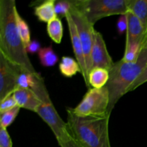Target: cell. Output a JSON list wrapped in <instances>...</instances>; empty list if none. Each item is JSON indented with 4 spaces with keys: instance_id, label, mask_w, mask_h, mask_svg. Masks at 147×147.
<instances>
[{
    "instance_id": "6da1fadb",
    "label": "cell",
    "mask_w": 147,
    "mask_h": 147,
    "mask_svg": "<svg viewBox=\"0 0 147 147\" xmlns=\"http://www.w3.org/2000/svg\"><path fill=\"white\" fill-rule=\"evenodd\" d=\"M17 10L14 0H0V53L26 73L37 74L17 30Z\"/></svg>"
},
{
    "instance_id": "7a4b0ae2",
    "label": "cell",
    "mask_w": 147,
    "mask_h": 147,
    "mask_svg": "<svg viewBox=\"0 0 147 147\" xmlns=\"http://www.w3.org/2000/svg\"><path fill=\"white\" fill-rule=\"evenodd\" d=\"M67 124L70 136L82 147H111L109 138L110 116L78 117L67 109Z\"/></svg>"
},
{
    "instance_id": "3957f363",
    "label": "cell",
    "mask_w": 147,
    "mask_h": 147,
    "mask_svg": "<svg viewBox=\"0 0 147 147\" xmlns=\"http://www.w3.org/2000/svg\"><path fill=\"white\" fill-rule=\"evenodd\" d=\"M146 65L147 47L142 50L135 63H127L122 60L115 63L109 71V80L106 85L110 98L109 114L111 115L118 101L127 93L128 89L140 76Z\"/></svg>"
},
{
    "instance_id": "277c9868",
    "label": "cell",
    "mask_w": 147,
    "mask_h": 147,
    "mask_svg": "<svg viewBox=\"0 0 147 147\" xmlns=\"http://www.w3.org/2000/svg\"><path fill=\"white\" fill-rule=\"evenodd\" d=\"M75 5L82 11L90 24L113 15L127 13V0H73Z\"/></svg>"
},
{
    "instance_id": "5b68a950",
    "label": "cell",
    "mask_w": 147,
    "mask_h": 147,
    "mask_svg": "<svg viewBox=\"0 0 147 147\" xmlns=\"http://www.w3.org/2000/svg\"><path fill=\"white\" fill-rule=\"evenodd\" d=\"M110 98L107 87L90 88L81 101L74 109L70 108L73 114L78 117L103 118L111 116L109 113Z\"/></svg>"
},
{
    "instance_id": "8992f818",
    "label": "cell",
    "mask_w": 147,
    "mask_h": 147,
    "mask_svg": "<svg viewBox=\"0 0 147 147\" xmlns=\"http://www.w3.org/2000/svg\"><path fill=\"white\" fill-rule=\"evenodd\" d=\"M70 3H71V8L69 12L76 24L80 41L83 45L86 67H87L88 73L89 74L91 70V53L94 44L96 30L94 29V25L89 22L82 11H80L75 5L73 0H70Z\"/></svg>"
},
{
    "instance_id": "52a82bcc",
    "label": "cell",
    "mask_w": 147,
    "mask_h": 147,
    "mask_svg": "<svg viewBox=\"0 0 147 147\" xmlns=\"http://www.w3.org/2000/svg\"><path fill=\"white\" fill-rule=\"evenodd\" d=\"M36 113L48 125L57 142L70 135L67 122L61 119L50 98L42 101Z\"/></svg>"
},
{
    "instance_id": "ba28073f",
    "label": "cell",
    "mask_w": 147,
    "mask_h": 147,
    "mask_svg": "<svg viewBox=\"0 0 147 147\" xmlns=\"http://www.w3.org/2000/svg\"><path fill=\"white\" fill-rule=\"evenodd\" d=\"M22 72L21 67L10 63L0 53V101L18 88L17 80Z\"/></svg>"
},
{
    "instance_id": "9c48e42d",
    "label": "cell",
    "mask_w": 147,
    "mask_h": 147,
    "mask_svg": "<svg viewBox=\"0 0 147 147\" xmlns=\"http://www.w3.org/2000/svg\"><path fill=\"white\" fill-rule=\"evenodd\" d=\"M91 70L96 67H100L110 71L115 64L108 51L103 35L98 31H96L95 41L91 53Z\"/></svg>"
},
{
    "instance_id": "30bf717a",
    "label": "cell",
    "mask_w": 147,
    "mask_h": 147,
    "mask_svg": "<svg viewBox=\"0 0 147 147\" xmlns=\"http://www.w3.org/2000/svg\"><path fill=\"white\" fill-rule=\"evenodd\" d=\"M66 21H67V27H68L69 33H70V40H71L72 47H73V53H74L75 57L76 60L79 63L81 68V75L84 79L85 83L88 88H90L88 83V73L87 71L86 67V60H85L84 52L83 49V45L80 41V37H79L77 27L76 24L70 15V12L67 13L65 16Z\"/></svg>"
},
{
    "instance_id": "8fae6325",
    "label": "cell",
    "mask_w": 147,
    "mask_h": 147,
    "mask_svg": "<svg viewBox=\"0 0 147 147\" xmlns=\"http://www.w3.org/2000/svg\"><path fill=\"white\" fill-rule=\"evenodd\" d=\"M128 17V29L126 31V45L133 42H144L147 44V33L139 19L130 11L126 13Z\"/></svg>"
},
{
    "instance_id": "7c38bea8",
    "label": "cell",
    "mask_w": 147,
    "mask_h": 147,
    "mask_svg": "<svg viewBox=\"0 0 147 147\" xmlns=\"http://www.w3.org/2000/svg\"><path fill=\"white\" fill-rule=\"evenodd\" d=\"M17 104L21 109L36 113L42 104V101L33 90L18 88L13 93Z\"/></svg>"
},
{
    "instance_id": "4fadbf2b",
    "label": "cell",
    "mask_w": 147,
    "mask_h": 147,
    "mask_svg": "<svg viewBox=\"0 0 147 147\" xmlns=\"http://www.w3.org/2000/svg\"><path fill=\"white\" fill-rule=\"evenodd\" d=\"M56 1V0H46L34 7V14L39 21L48 23L57 17L55 9Z\"/></svg>"
},
{
    "instance_id": "5bb4252c",
    "label": "cell",
    "mask_w": 147,
    "mask_h": 147,
    "mask_svg": "<svg viewBox=\"0 0 147 147\" xmlns=\"http://www.w3.org/2000/svg\"><path fill=\"white\" fill-rule=\"evenodd\" d=\"M127 6L141 22L147 33V0H127Z\"/></svg>"
},
{
    "instance_id": "9a60e30c",
    "label": "cell",
    "mask_w": 147,
    "mask_h": 147,
    "mask_svg": "<svg viewBox=\"0 0 147 147\" xmlns=\"http://www.w3.org/2000/svg\"><path fill=\"white\" fill-rule=\"evenodd\" d=\"M109 80V70L100 67L92 69L88 74L89 86L100 89L107 85Z\"/></svg>"
},
{
    "instance_id": "2e32d148",
    "label": "cell",
    "mask_w": 147,
    "mask_h": 147,
    "mask_svg": "<svg viewBox=\"0 0 147 147\" xmlns=\"http://www.w3.org/2000/svg\"><path fill=\"white\" fill-rule=\"evenodd\" d=\"M60 72L64 77L72 78L77 73H81V68L76 60L69 56H63L59 64Z\"/></svg>"
},
{
    "instance_id": "e0dca14e",
    "label": "cell",
    "mask_w": 147,
    "mask_h": 147,
    "mask_svg": "<svg viewBox=\"0 0 147 147\" xmlns=\"http://www.w3.org/2000/svg\"><path fill=\"white\" fill-rule=\"evenodd\" d=\"M146 47V43L141 42L126 45L124 54L121 60L127 63H135L140 56L142 50Z\"/></svg>"
},
{
    "instance_id": "ac0fdd59",
    "label": "cell",
    "mask_w": 147,
    "mask_h": 147,
    "mask_svg": "<svg viewBox=\"0 0 147 147\" xmlns=\"http://www.w3.org/2000/svg\"><path fill=\"white\" fill-rule=\"evenodd\" d=\"M47 34L56 44L61 43L63 37V26L60 17H57L47 23Z\"/></svg>"
},
{
    "instance_id": "d6986e66",
    "label": "cell",
    "mask_w": 147,
    "mask_h": 147,
    "mask_svg": "<svg viewBox=\"0 0 147 147\" xmlns=\"http://www.w3.org/2000/svg\"><path fill=\"white\" fill-rule=\"evenodd\" d=\"M40 64L44 67H53L58 61V55L53 50L52 45L42 47L37 53Z\"/></svg>"
},
{
    "instance_id": "ffe728a7",
    "label": "cell",
    "mask_w": 147,
    "mask_h": 147,
    "mask_svg": "<svg viewBox=\"0 0 147 147\" xmlns=\"http://www.w3.org/2000/svg\"><path fill=\"white\" fill-rule=\"evenodd\" d=\"M16 24H17V30L19 34L21 37L22 40L24 43V46L27 48V46L30 43L31 40V33L30 29L27 22L23 19V17L20 15L18 10L16 11Z\"/></svg>"
},
{
    "instance_id": "44dd1931",
    "label": "cell",
    "mask_w": 147,
    "mask_h": 147,
    "mask_svg": "<svg viewBox=\"0 0 147 147\" xmlns=\"http://www.w3.org/2000/svg\"><path fill=\"white\" fill-rule=\"evenodd\" d=\"M21 108L18 106L9 111L0 113V127L7 129L18 116Z\"/></svg>"
},
{
    "instance_id": "7402d4cb",
    "label": "cell",
    "mask_w": 147,
    "mask_h": 147,
    "mask_svg": "<svg viewBox=\"0 0 147 147\" xmlns=\"http://www.w3.org/2000/svg\"><path fill=\"white\" fill-rule=\"evenodd\" d=\"M70 8H71V3L70 0H63V1H56L55 9L57 17H64L65 18V16L67 13L70 11Z\"/></svg>"
},
{
    "instance_id": "603a6c76",
    "label": "cell",
    "mask_w": 147,
    "mask_h": 147,
    "mask_svg": "<svg viewBox=\"0 0 147 147\" xmlns=\"http://www.w3.org/2000/svg\"><path fill=\"white\" fill-rule=\"evenodd\" d=\"M17 106V102L12 95L7 96L4 100L0 101V113L9 111Z\"/></svg>"
},
{
    "instance_id": "cb8c5ba5",
    "label": "cell",
    "mask_w": 147,
    "mask_h": 147,
    "mask_svg": "<svg viewBox=\"0 0 147 147\" xmlns=\"http://www.w3.org/2000/svg\"><path fill=\"white\" fill-rule=\"evenodd\" d=\"M146 82H147V65L146 67H145V68L144 69L143 71H142V73L140 74V76L138 77V78L134 82L133 84H132L131 86L129 87V88L128 89L127 93L134 91V90H136V88L140 87L141 86L144 84V83H146Z\"/></svg>"
},
{
    "instance_id": "d4e9b609",
    "label": "cell",
    "mask_w": 147,
    "mask_h": 147,
    "mask_svg": "<svg viewBox=\"0 0 147 147\" xmlns=\"http://www.w3.org/2000/svg\"><path fill=\"white\" fill-rule=\"evenodd\" d=\"M0 147H12V141L7 129L0 127Z\"/></svg>"
},
{
    "instance_id": "484cf974",
    "label": "cell",
    "mask_w": 147,
    "mask_h": 147,
    "mask_svg": "<svg viewBox=\"0 0 147 147\" xmlns=\"http://www.w3.org/2000/svg\"><path fill=\"white\" fill-rule=\"evenodd\" d=\"M128 29V17L127 14L120 15L117 21V31L120 35L123 34Z\"/></svg>"
},
{
    "instance_id": "4316f807",
    "label": "cell",
    "mask_w": 147,
    "mask_h": 147,
    "mask_svg": "<svg viewBox=\"0 0 147 147\" xmlns=\"http://www.w3.org/2000/svg\"><path fill=\"white\" fill-rule=\"evenodd\" d=\"M57 143L60 147H82L76 142V140L70 135L57 142Z\"/></svg>"
},
{
    "instance_id": "83f0119b",
    "label": "cell",
    "mask_w": 147,
    "mask_h": 147,
    "mask_svg": "<svg viewBox=\"0 0 147 147\" xmlns=\"http://www.w3.org/2000/svg\"><path fill=\"white\" fill-rule=\"evenodd\" d=\"M40 46H41L40 43L37 40H33L30 42L29 45L26 48V50H27V53H30V54L38 53V52L41 49Z\"/></svg>"
}]
</instances>
